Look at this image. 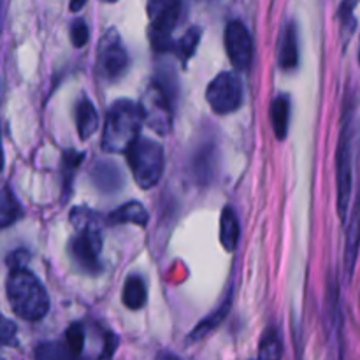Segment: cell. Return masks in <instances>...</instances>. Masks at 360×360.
<instances>
[{
	"label": "cell",
	"mask_w": 360,
	"mask_h": 360,
	"mask_svg": "<svg viewBox=\"0 0 360 360\" xmlns=\"http://www.w3.org/2000/svg\"><path fill=\"white\" fill-rule=\"evenodd\" d=\"M355 6H357V0H345L343 6H341V9H340L341 28H343L345 41H348V37L352 35V32L355 30V18H354Z\"/></svg>",
	"instance_id": "cell-24"
},
{
	"label": "cell",
	"mask_w": 360,
	"mask_h": 360,
	"mask_svg": "<svg viewBox=\"0 0 360 360\" xmlns=\"http://www.w3.org/2000/svg\"><path fill=\"white\" fill-rule=\"evenodd\" d=\"M70 39H72V44L76 48H83L84 44L88 42L90 39V32H88L86 23L83 20H76L70 27Z\"/></svg>",
	"instance_id": "cell-26"
},
{
	"label": "cell",
	"mask_w": 360,
	"mask_h": 360,
	"mask_svg": "<svg viewBox=\"0 0 360 360\" xmlns=\"http://www.w3.org/2000/svg\"><path fill=\"white\" fill-rule=\"evenodd\" d=\"M206 101L217 115L238 111L243 104L241 81L232 72L218 74L207 86Z\"/></svg>",
	"instance_id": "cell-8"
},
{
	"label": "cell",
	"mask_w": 360,
	"mask_h": 360,
	"mask_svg": "<svg viewBox=\"0 0 360 360\" xmlns=\"http://www.w3.org/2000/svg\"><path fill=\"white\" fill-rule=\"evenodd\" d=\"M109 221L111 224H134L144 227L148 221V213L143 204L127 202L109 214Z\"/></svg>",
	"instance_id": "cell-15"
},
{
	"label": "cell",
	"mask_w": 360,
	"mask_h": 360,
	"mask_svg": "<svg viewBox=\"0 0 360 360\" xmlns=\"http://www.w3.org/2000/svg\"><path fill=\"white\" fill-rule=\"evenodd\" d=\"M102 2H109V4H112V2H118V0H102Z\"/></svg>",
	"instance_id": "cell-31"
},
{
	"label": "cell",
	"mask_w": 360,
	"mask_h": 360,
	"mask_svg": "<svg viewBox=\"0 0 360 360\" xmlns=\"http://www.w3.org/2000/svg\"><path fill=\"white\" fill-rule=\"evenodd\" d=\"M141 115L143 123H146L155 134L165 136L171 132L172 127V97L153 81L151 86H148L146 94L141 98Z\"/></svg>",
	"instance_id": "cell-7"
},
{
	"label": "cell",
	"mask_w": 360,
	"mask_h": 360,
	"mask_svg": "<svg viewBox=\"0 0 360 360\" xmlns=\"http://www.w3.org/2000/svg\"><path fill=\"white\" fill-rule=\"evenodd\" d=\"M65 345L70 348V352L81 355L84 347V330L79 323H74V326L69 327L65 336Z\"/></svg>",
	"instance_id": "cell-25"
},
{
	"label": "cell",
	"mask_w": 360,
	"mask_h": 360,
	"mask_svg": "<svg viewBox=\"0 0 360 360\" xmlns=\"http://www.w3.org/2000/svg\"><path fill=\"white\" fill-rule=\"evenodd\" d=\"M72 221L77 229V234L70 243V253L86 273H97L101 271L102 250V238L97 221H94V214L84 210L74 211Z\"/></svg>",
	"instance_id": "cell-4"
},
{
	"label": "cell",
	"mask_w": 360,
	"mask_h": 360,
	"mask_svg": "<svg viewBox=\"0 0 360 360\" xmlns=\"http://www.w3.org/2000/svg\"><path fill=\"white\" fill-rule=\"evenodd\" d=\"M200 41V28L193 27L179 39L178 44H174V48L179 51V56H181L183 62H188V58H192L193 53H195L197 46H199Z\"/></svg>",
	"instance_id": "cell-23"
},
{
	"label": "cell",
	"mask_w": 360,
	"mask_h": 360,
	"mask_svg": "<svg viewBox=\"0 0 360 360\" xmlns=\"http://www.w3.org/2000/svg\"><path fill=\"white\" fill-rule=\"evenodd\" d=\"M7 301L20 319L27 322H37L49 311V297L46 288L30 271L25 267L11 269L6 283Z\"/></svg>",
	"instance_id": "cell-1"
},
{
	"label": "cell",
	"mask_w": 360,
	"mask_h": 360,
	"mask_svg": "<svg viewBox=\"0 0 360 360\" xmlns=\"http://www.w3.org/2000/svg\"><path fill=\"white\" fill-rule=\"evenodd\" d=\"M21 210L9 186H0V229L9 227L20 218Z\"/></svg>",
	"instance_id": "cell-19"
},
{
	"label": "cell",
	"mask_w": 360,
	"mask_h": 360,
	"mask_svg": "<svg viewBox=\"0 0 360 360\" xmlns=\"http://www.w3.org/2000/svg\"><path fill=\"white\" fill-rule=\"evenodd\" d=\"M281 355H283V343L280 333L276 329H269L260 341L259 360H281Z\"/></svg>",
	"instance_id": "cell-22"
},
{
	"label": "cell",
	"mask_w": 360,
	"mask_h": 360,
	"mask_svg": "<svg viewBox=\"0 0 360 360\" xmlns=\"http://www.w3.org/2000/svg\"><path fill=\"white\" fill-rule=\"evenodd\" d=\"M4 165V155H2V146H0V169H2Z\"/></svg>",
	"instance_id": "cell-30"
},
{
	"label": "cell",
	"mask_w": 360,
	"mask_h": 360,
	"mask_svg": "<svg viewBox=\"0 0 360 360\" xmlns=\"http://www.w3.org/2000/svg\"><path fill=\"white\" fill-rule=\"evenodd\" d=\"M134 179L141 188H153L164 172V148L153 139L137 137L125 151Z\"/></svg>",
	"instance_id": "cell-3"
},
{
	"label": "cell",
	"mask_w": 360,
	"mask_h": 360,
	"mask_svg": "<svg viewBox=\"0 0 360 360\" xmlns=\"http://www.w3.org/2000/svg\"><path fill=\"white\" fill-rule=\"evenodd\" d=\"M148 290L143 278L130 276L123 287V304L129 309H141L146 304Z\"/></svg>",
	"instance_id": "cell-16"
},
{
	"label": "cell",
	"mask_w": 360,
	"mask_h": 360,
	"mask_svg": "<svg viewBox=\"0 0 360 360\" xmlns=\"http://www.w3.org/2000/svg\"><path fill=\"white\" fill-rule=\"evenodd\" d=\"M146 9L151 23V44L157 51L167 53L174 48L171 34L181 14V0H148Z\"/></svg>",
	"instance_id": "cell-5"
},
{
	"label": "cell",
	"mask_w": 360,
	"mask_h": 360,
	"mask_svg": "<svg viewBox=\"0 0 360 360\" xmlns=\"http://www.w3.org/2000/svg\"><path fill=\"white\" fill-rule=\"evenodd\" d=\"M225 49L229 60L238 70H246L252 65L253 42L241 21H231L225 30Z\"/></svg>",
	"instance_id": "cell-10"
},
{
	"label": "cell",
	"mask_w": 360,
	"mask_h": 360,
	"mask_svg": "<svg viewBox=\"0 0 360 360\" xmlns=\"http://www.w3.org/2000/svg\"><path fill=\"white\" fill-rule=\"evenodd\" d=\"M231 304H232V294H229L227 299L224 301V304H221L218 309H214L210 316H206V319H204L202 322H200L199 326L193 329V333L190 334L188 340L199 341V340H202V338L210 336V334L213 333V330L217 329L221 322H224L225 316H227V313L231 311Z\"/></svg>",
	"instance_id": "cell-14"
},
{
	"label": "cell",
	"mask_w": 360,
	"mask_h": 360,
	"mask_svg": "<svg viewBox=\"0 0 360 360\" xmlns=\"http://www.w3.org/2000/svg\"><path fill=\"white\" fill-rule=\"evenodd\" d=\"M84 4H86V0H70V11L77 13V11L83 9Z\"/></svg>",
	"instance_id": "cell-28"
},
{
	"label": "cell",
	"mask_w": 360,
	"mask_h": 360,
	"mask_svg": "<svg viewBox=\"0 0 360 360\" xmlns=\"http://www.w3.org/2000/svg\"><path fill=\"white\" fill-rule=\"evenodd\" d=\"M35 360H83L81 355L70 352L65 343L51 341V343L39 345L35 350Z\"/></svg>",
	"instance_id": "cell-20"
},
{
	"label": "cell",
	"mask_w": 360,
	"mask_h": 360,
	"mask_svg": "<svg viewBox=\"0 0 360 360\" xmlns=\"http://www.w3.org/2000/svg\"><path fill=\"white\" fill-rule=\"evenodd\" d=\"M14 340H16V326L9 319L0 315V347L13 345Z\"/></svg>",
	"instance_id": "cell-27"
},
{
	"label": "cell",
	"mask_w": 360,
	"mask_h": 360,
	"mask_svg": "<svg viewBox=\"0 0 360 360\" xmlns=\"http://www.w3.org/2000/svg\"><path fill=\"white\" fill-rule=\"evenodd\" d=\"M97 51V67L101 76H104L105 79H116L125 72L129 65V55L118 32H105L98 42Z\"/></svg>",
	"instance_id": "cell-9"
},
{
	"label": "cell",
	"mask_w": 360,
	"mask_h": 360,
	"mask_svg": "<svg viewBox=\"0 0 360 360\" xmlns=\"http://www.w3.org/2000/svg\"><path fill=\"white\" fill-rule=\"evenodd\" d=\"M76 127L81 139H88L98 129V115L88 98H81L76 108Z\"/></svg>",
	"instance_id": "cell-12"
},
{
	"label": "cell",
	"mask_w": 360,
	"mask_h": 360,
	"mask_svg": "<svg viewBox=\"0 0 360 360\" xmlns=\"http://www.w3.org/2000/svg\"><path fill=\"white\" fill-rule=\"evenodd\" d=\"M288 98L287 97H276L271 104V123H273V132L276 139L283 141L288 132Z\"/></svg>",
	"instance_id": "cell-17"
},
{
	"label": "cell",
	"mask_w": 360,
	"mask_h": 360,
	"mask_svg": "<svg viewBox=\"0 0 360 360\" xmlns=\"http://www.w3.org/2000/svg\"><path fill=\"white\" fill-rule=\"evenodd\" d=\"M239 241V220L232 207H225L220 218V243L225 252H234Z\"/></svg>",
	"instance_id": "cell-13"
},
{
	"label": "cell",
	"mask_w": 360,
	"mask_h": 360,
	"mask_svg": "<svg viewBox=\"0 0 360 360\" xmlns=\"http://www.w3.org/2000/svg\"><path fill=\"white\" fill-rule=\"evenodd\" d=\"M91 178L102 192L108 193L116 192L123 185V174L112 162H97V165L91 171Z\"/></svg>",
	"instance_id": "cell-11"
},
{
	"label": "cell",
	"mask_w": 360,
	"mask_h": 360,
	"mask_svg": "<svg viewBox=\"0 0 360 360\" xmlns=\"http://www.w3.org/2000/svg\"><path fill=\"white\" fill-rule=\"evenodd\" d=\"M357 248H359V211L357 207L352 214L350 227H348L347 236V252H345V266H347L348 278L352 276L355 267V260H357Z\"/></svg>",
	"instance_id": "cell-21"
},
{
	"label": "cell",
	"mask_w": 360,
	"mask_h": 360,
	"mask_svg": "<svg viewBox=\"0 0 360 360\" xmlns=\"http://www.w3.org/2000/svg\"><path fill=\"white\" fill-rule=\"evenodd\" d=\"M157 360H181V359L176 357V355H172V354H169V352H160Z\"/></svg>",
	"instance_id": "cell-29"
},
{
	"label": "cell",
	"mask_w": 360,
	"mask_h": 360,
	"mask_svg": "<svg viewBox=\"0 0 360 360\" xmlns=\"http://www.w3.org/2000/svg\"><path fill=\"white\" fill-rule=\"evenodd\" d=\"M143 115L139 104L132 101H116L105 116L102 150L109 153H125L127 148L139 137Z\"/></svg>",
	"instance_id": "cell-2"
},
{
	"label": "cell",
	"mask_w": 360,
	"mask_h": 360,
	"mask_svg": "<svg viewBox=\"0 0 360 360\" xmlns=\"http://www.w3.org/2000/svg\"><path fill=\"white\" fill-rule=\"evenodd\" d=\"M299 62L297 51V34H295L294 25H288L285 30L283 41L280 48V67L281 69H294Z\"/></svg>",
	"instance_id": "cell-18"
},
{
	"label": "cell",
	"mask_w": 360,
	"mask_h": 360,
	"mask_svg": "<svg viewBox=\"0 0 360 360\" xmlns=\"http://www.w3.org/2000/svg\"><path fill=\"white\" fill-rule=\"evenodd\" d=\"M347 120L343 123L338 144L336 157V179H338V213L341 220H347L348 202L352 193V109L345 112Z\"/></svg>",
	"instance_id": "cell-6"
}]
</instances>
